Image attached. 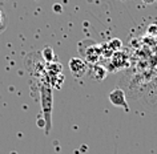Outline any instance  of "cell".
<instances>
[{
  "label": "cell",
  "mask_w": 157,
  "mask_h": 154,
  "mask_svg": "<svg viewBox=\"0 0 157 154\" xmlns=\"http://www.w3.org/2000/svg\"><path fill=\"white\" fill-rule=\"evenodd\" d=\"M63 70V64L59 61H52V62H45V73L48 76H57L61 74Z\"/></svg>",
  "instance_id": "8992f818"
},
{
  "label": "cell",
  "mask_w": 157,
  "mask_h": 154,
  "mask_svg": "<svg viewBox=\"0 0 157 154\" xmlns=\"http://www.w3.org/2000/svg\"><path fill=\"white\" fill-rule=\"evenodd\" d=\"M78 53H80L81 58L87 62L88 65L97 64L101 57V47L97 44L96 41L87 39V40H81L78 43Z\"/></svg>",
  "instance_id": "7a4b0ae2"
},
{
  "label": "cell",
  "mask_w": 157,
  "mask_h": 154,
  "mask_svg": "<svg viewBox=\"0 0 157 154\" xmlns=\"http://www.w3.org/2000/svg\"><path fill=\"white\" fill-rule=\"evenodd\" d=\"M41 57L45 62L56 61V54H55V51L51 48V47H45V48L41 51Z\"/></svg>",
  "instance_id": "52a82bcc"
},
{
  "label": "cell",
  "mask_w": 157,
  "mask_h": 154,
  "mask_svg": "<svg viewBox=\"0 0 157 154\" xmlns=\"http://www.w3.org/2000/svg\"><path fill=\"white\" fill-rule=\"evenodd\" d=\"M109 101H111L112 105L115 106H120L123 108L125 112H129V105L127 102V97H125V92L120 88L113 89L111 93H109Z\"/></svg>",
  "instance_id": "277c9868"
},
{
  "label": "cell",
  "mask_w": 157,
  "mask_h": 154,
  "mask_svg": "<svg viewBox=\"0 0 157 154\" xmlns=\"http://www.w3.org/2000/svg\"><path fill=\"white\" fill-rule=\"evenodd\" d=\"M40 102L44 116V129L45 134L48 136L52 130V106H53V93L52 88L47 81V73L41 77L40 82Z\"/></svg>",
  "instance_id": "6da1fadb"
},
{
  "label": "cell",
  "mask_w": 157,
  "mask_h": 154,
  "mask_svg": "<svg viewBox=\"0 0 157 154\" xmlns=\"http://www.w3.org/2000/svg\"><path fill=\"white\" fill-rule=\"evenodd\" d=\"M143 3H145V4H155L156 0H143Z\"/></svg>",
  "instance_id": "30bf717a"
},
{
  "label": "cell",
  "mask_w": 157,
  "mask_h": 154,
  "mask_svg": "<svg viewBox=\"0 0 157 154\" xmlns=\"http://www.w3.org/2000/svg\"><path fill=\"white\" fill-rule=\"evenodd\" d=\"M68 65H69L71 73H72L75 77H77V78L78 77H84L85 74H87V70H88V66H89L81 57L71 58L69 62H68Z\"/></svg>",
  "instance_id": "3957f363"
},
{
  "label": "cell",
  "mask_w": 157,
  "mask_h": 154,
  "mask_svg": "<svg viewBox=\"0 0 157 154\" xmlns=\"http://www.w3.org/2000/svg\"><path fill=\"white\" fill-rule=\"evenodd\" d=\"M107 45H108V48L111 49L113 53H115V52H117V51L121 49V45H123V43H121L119 39H113V40L107 43Z\"/></svg>",
  "instance_id": "ba28073f"
},
{
  "label": "cell",
  "mask_w": 157,
  "mask_h": 154,
  "mask_svg": "<svg viewBox=\"0 0 157 154\" xmlns=\"http://www.w3.org/2000/svg\"><path fill=\"white\" fill-rule=\"evenodd\" d=\"M107 69L104 66H101L99 64H93V65H89L88 66V70H87V74L89 76V78L93 81H101L107 77Z\"/></svg>",
  "instance_id": "5b68a950"
},
{
  "label": "cell",
  "mask_w": 157,
  "mask_h": 154,
  "mask_svg": "<svg viewBox=\"0 0 157 154\" xmlns=\"http://www.w3.org/2000/svg\"><path fill=\"white\" fill-rule=\"evenodd\" d=\"M6 28H7V16H6V13L0 9V33Z\"/></svg>",
  "instance_id": "9c48e42d"
}]
</instances>
